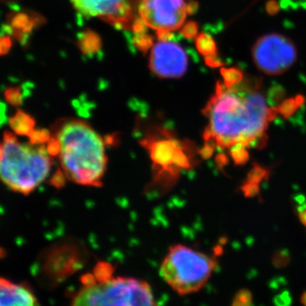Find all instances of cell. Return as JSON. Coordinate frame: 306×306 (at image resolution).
I'll use <instances>...</instances> for the list:
<instances>
[{"instance_id": "obj_8", "label": "cell", "mask_w": 306, "mask_h": 306, "mask_svg": "<svg viewBox=\"0 0 306 306\" xmlns=\"http://www.w3.org/2000/svg\"><path fill=\"white\" fill-rule=\"evenodd\" d=\"M254 65L266 75H281L295 64L298 50L294 41L281 33L261 36L252 48Z\"/></svg>"}, {"instance_id": "obj_17", "label": "cell", "mask_w": 306, "mask_h": 306, "mask_svg": "<svg viewBox=\"0 0 306 306\" xmlns=\"http://www.w3.org/2000/svg\"><path fill=\"white\" fill-rule=\"evenodd\" d=\"M13 45L14 38L4 31H0V56L8 55L11 51Z\"/></svg>"}, {"instance_id": "obj_4", "label": "cell", "mask_w": 306, "mask_h": 306, "mask_svg": "<svg viewBox=\"0 0 306 306\" xmlns=\"http://www.w3.org/2000/svg\"><path fill=\"white\" fill-rule=\"evenodd\" d=\"M21 143L6 132L0 143V180L12 191L28 195L45 181L51 171L50 151L43 146Z\"/></svg>"}, {"instance_id": "obj_19", "label": "cell", "mask_w": 306, "mask_h": 306, "mask_svg": "<svg viewBox=\"0 0 306 306\" xmlns=\"http://www.w3.org/2000/svg\"><path fill=\"white\" fill-rule=\"evenodd\" d=\"M299 217L302 223L306 226V204L301 208H299Z\"/></svg>"}, {"instance_id": "obj_13", "label": "cell", "mask_w": 306, "mask_h": 306, "mask_svg": "<svg viewBox=\"0 0 306 306\" xmlns=\"http://www.w3.org/2000/svg\"><path fill=\"white\" fill-rule=\"evenodd\" d=\"M196 46L199 53L205 55L207 58L216 55L217 46L215 41L208 34L200 33L199 36H196Z\"/></svg>"}, {"instance_id": "obj_9", "label": "cell", "mask_w": 306, "mask_h": 306, "mask_svg": "<svg viewBox=\"0 0 306 306\" xmlns=\"http://www.w3.org/2000/svg\"><path fill=\"white\" fill-rule=\"evenodd\" d=\"M149 61L151 73L159 78H180L188 68L186 53L170 38L158 40V43L153 45Z\"/></svg>"}, {"instance_id": "obj_16", "label": "cell", "mask_w": 306, "mask_h": 306, "mask_svg": "<svg viewBox=\"0 0 306 306\" xmlns=\"http://www.w3.org/2000/svg\"><path fill=\"white\" fill-rule=\"evenodd\" d=\"M253 295L248 289H242L234 296L231 306H252Z\"/></svg>"}, {"instance_id": "obj_18", "label": "cell", "mask_w": 306, "mask_h": 306, "mask_svg": "<svg viewBox=\"0 0 306 306\" xmlns=\"http://www.w3.org/2000/svg\"><path fill=\"white\" fill-rule=\"evenodd\" d=\"M185 36L186 38H194L198 34V26L196 23H189L185 27Z\"/></svg>"}, {"instance_id": "obj_15", "label": "cell", "mask_w": 306, "mask_h": 306, "mask_svg": "<svg viewBox=\"0 0 306 306\" xmlns=\"http://www.w3.org/2000/svg\"><path fill=\"white\" fill-rule=\"evenodd\" d=\"M5 98L12 105H19L23 102V90L20 86L8 87L5 91Z\"/></svg>"}, {"instance_id": "obj_3", "label": "cell", "mask_w": 306, "mask_h": 306, "mask_svg": "<svg viewBox=\"0 0 306 306\" xmlns=\"http://www.w3.org/2000/svg\"><path fill=\"white\" fill-rule=\"evenodd\" d=\"M69 306H158L151 285L130 276H114L113 266L98 264L83 276Z\"/></svg>"}, {"instance_id": "obj_20", "label": "cell", "mask_w": 306, "mask_h": 306, "mask_svg": "<svg viewBox=\"0 0 306 306\" xmlns=\"http://www.w3.org/2000/svg\"><path fill=\"white\" fill-rule=\"evenodd\" d=\"M302 304L304 306H306V292L304 294H302L301 299H300Z\"/></svg>"}, {"instance_id": "obj_12", "label": "cell", "mask_w": 306, "mask_h": 306, "mask_svg": "<svg viewBox=\"0 0 306 306\" xmlns=\"http://www.w3.org/2000/svg\"><path fill=\"white\" fill-rule=\"evenodd\" d=\"M34 125V121L30 116L23 111H17L10 119V126L19 135L30 134Z\"/></svg>"}, {"instance_id": "obj_2", "label": "cell", "mask_w": 306, "mask_h": 306, "mask_svg": "<svg viewBox=\"0 0 306 306\" xmlns=\"http://www.w3.org/2000/svg\"><path fill=\"white\" fill-rule=\"evenodd\" d=\"M50 152L58 155L65 176L83 186H100L107 164L104 142L88 123L68 119L58 128Z\"/></svg>"}, {"instance_id": "obj_14", "label": "cell", "mask_w": 306, "mask_h": 306, "mask_svg": "<svg viewBox=\"0 0 306 306\" xmlns=\"http://www.w3.org/2000/svg\"><path fill=\"white\" fill-rule=\"evenodd\" d=\"M221 73L223 78V83L228 87L238 84L245 78L244 73L239 68H222Z\"/></svg>"}, {"instance_id": "obj_11", "label": "cell", "mask_w": 306, "mask_h": 306, "mask_svg": "<svg viewBox=\"0 0 306 306\" xmlns=\"http://www.w3.org/2000/svg\"><path fill=\"white\" fill-rule=\"evenodd\" d=\"M0 306H39L28 286L0 278Z\"/></svg>"}, {"instance_id": "obj_21", "label": "cell", "mask_w": 306, "mask_h": 306, "mask_svg": "<svg viewBox=\"0 0 306 306\" xmlns=\"http://www.w3.org/2000/svg\"><path fill=\"white\" fill-rule=\"evenodd\" d=\"M1 2L5 3V4H9V3L14 2L15 0H0Z\"/></svg>"}, {"instance_id": "obj_5", "label": "cell", "mask_w": 306, "mask_h": 306, "mask_svg": "<svg viewBox=\"0 0 306 306\" xmlns=\"http://www.w3.org/2000/svg\"><path fill=\"white\" fill-rule=\"evenodd\" d=\"M212 256L181 244L171 246L160 266V276L173 291L186 296L200 291L215 270Z\"/></svg>"}, {"instance_id": "obj_10", "label": "cell", "mask_w": 306, "mask_h": 306, "mask_svg": "<svg viewBox=\"0 0 306 306\" xmlns=\"http://www.w3.org/2000/svg\"><path fill=\"white\" fill-rule=\"evenodd\" d=\"M42 15L31 10H13L6 15V21L1 30L10 34L23 46L28 45L33 31L45 23Z\"/></svg>"}, {"instance_id": "obj_1", "label": "cell", "mask_w": 306, "mask_h": 306, "mask_svg": "<svg viewBox=\"0 0 306 306\" xmlns=\"http://www.w3.org/2000/svg\"><path fill=\"white\" fill-rule=\"evenodd\" d=\"M276 114L258 79L244 78L231 87L218 82L204 107L206 143L230 153L236 163L244 162L249 149L262 142Z\"/></svg>"}, {"instance_id": "obj_7", "label": "cell", "mask_w": 306, "mask_h": 306, "mask_svg": "<svg viewBox=\"0 0 306 306\" xmlns=\"http://www.w3.org/2000/svg\"><path fill=\"white\" fill-rule=\"evenodd\" d=\"M190 13L191 5L186 0H139V18L155 31L158 40L169 39L172 33L184 28Z\"/></svg>"}, {"instance_id": "obj_6", "label": "cell", "mask_w": 306, "mask_h": 306, "mask_svg": "<svg viewBox=\"0 0 306 306\" xmlns=\"http://www.w3.org/2000/svg\"><path fill=\"white\" fill-rule=\"evenodd\" d=\"M81 15L96 18L119 30L136 34L145 33L146 27L138 15L139 0H70Z\"/></svg>"}]
</instances>
